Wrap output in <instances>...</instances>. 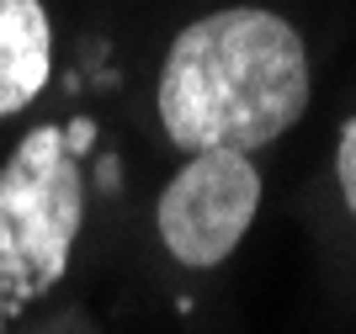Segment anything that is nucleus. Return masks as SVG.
Returning <instances> with one entry per match:
<instances>
[{"mask_svg": "<svg viewBox=\"0 0 356 334\" xmlns=\"http://www.w3.org/2000/svg\"><path fill=\"white\" fill-rule=\"evenodd\" d=\"M309 106L303 37L282 16L239 6L181 32L160 69V122L181 149L271 144Z\"/></svg>", "mask_w": 356, "mask_h": 334, "instance_id": "obj_1", "label": "nucleus"}, {"mask_svg": "<svg viewBox=\"0 0 356 334\" xmlns=\"http://www.w3.org/2000/svg\"><path fill=\"white\" fill-rule=\"evenodd\" d=\"M48 53L54 32L43 0H0V117L22 112L48 85Z\"/></svg>", "mask_w": 356, "mask_h": 334, "instance_id": "obj_4", "label": "nucleus"}, {"mask_svg": "<svg viewBox=\"0 0 356 334\" xmlns=\"http://www.w3.org/2000/svg\"><path fill=\"white\" fill-rule=\"evenodd\" d=\"M261 207V175L239 149H197V160L160 197V239L181 265H218L234 255Z\"/></svg>", "mask_w": 356, "mask_h": 334, "instance_id": "obj_3", "label": "nucleus"}, {"mask_svg": "<svg viewBox=\"0 0 356 334\" xmlns=\"http://www.w3.org/2000/svg\"><path fill=\"white\" fill-rule=\"evenodd\" d=\"M335 175H341V197L351 202V212H356V117H351V128L341 133V149H335Z\"/></svg>", "mask_w": 356, "mask_h": 334, "instance_id": "obj_5", "label": "nucleus"}, {"mask_svg": "<svg viewBox=\"0 0 356 334\" xmlns=\"http://www.w3.org/2000/svg\"><path fill=\"white\" fill-rule=\"evenodd\" d=\"M90 138L96 122L86 117L70 128H38L0 170V319L64 276L86 212L80 154Z\"/></svg>", "mask_w": 356, "mask_h": 334, "instance_id": "obj_2", "label": "nucleus"}]
</instances>
